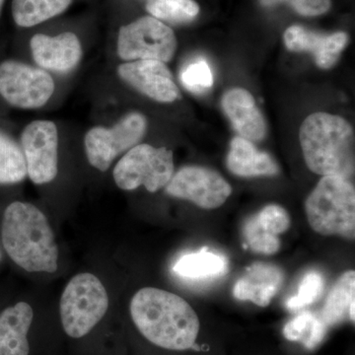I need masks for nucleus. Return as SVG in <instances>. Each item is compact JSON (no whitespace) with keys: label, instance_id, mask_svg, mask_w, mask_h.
I'll return each mask as SVG.
<instances>
[{"label":"nucleus","instance_id":"7ed1b4c3","mask_svg":"<svg viewBox=\"0 0 355 355\" xmlns=\"http://www.w3.org/2000/svg\"><path fill=\"white\" fill-rule=\"evenodd\" d=\"M299 140L306 165L315 174L354 176V132L345 119L324 112L310 114L301 125Z\"/></svg>","mask_w":355,"mask_h":355},{"label":"nucleus","instance_id":"20e7f679","mask_svg":"<svg viewBox=\"0 0 355 355\" xmlns=\"http://www.w3.org/2000/svg\"><path fill=\"white\" fill-rule=\"evenodd\" d=\"M305 211L318 234L354 239L355 190L349 180L323 176L306 200Z\"/></svg>","mask_w":355,"mask_h":355},{"label":"nucleus","instance_id":"7c9ffc66","mask_svg":"<svg viewBox=\"0 0 355 355\" xmlns=\"http://www.w3.org/2000/svg\"><path fill=\"white\" fill-rule=\"evenodd\" d=\"M4 0H0V13H1L2 6H3Z\"/></svg>","mask_w":355,"mask_h":355},{"label":"nucleus","instance_id":"6ab92c4d","mask_svg":"<svg viewBox=\"0 0 355 355\" xmlns=\"http://www.w3.org/2000/svg\"><path fill=\"white\" fill-rule=\"evenodd\" d=\"M173 272L183 279L209 280L223 277L228 272V260L223 254L207 247L180 257L173 266Z\"/></svg>","mask_w":355,"mask_h":355},{"label":"nucleus","instance_id":"ddd939ff","mask_svg":"<svg viewBox=\"0 0 355 355\" xmlns=\"http://www.w3.org/2000/svg\"><path fill=\"white\" fill-rule=\"evenodd\" d=\"M349 40L345 32L321 34L300 25L291 26L284 35L287 50L312 53L317 67L322 69H330L338 62Z\"/></svg>","mask_w":355,"mask_h":355},{"label":"nucleus","instance_id":"f03ea898","mask_svg":"<svg viewBox=\"0 0 355 355\" xmlns=\"http://www.w3.org/2000/svg\"><path fill=\"white\" fill-rule=\"evenodd\" d=\"M1 240L11 260L29 272H57L58 248L48 218L31 203L15 202L4 210Z\"/></svg>","mask_w":355,"mask_h":355},{"label":"nucleus","instance_id":"f3484780","mask_svg":"<svg viewBox=\"0 0 355 355\" xmlns=\"http://www.w3.org/2000/svg\"><path fill=\"white\" fill-rule=\"evenodd\" d=\"M34 318L26 302L6 308L0 314V355H29L28 333Z\"/></svg>","mask_w":355,"mask_h":355},{"label":"nucleus","instance_id":"dca6fc26","mask_svg":"<svg viewBox=\"0 0 355 355\" xmlns=\"http://www.w3.org/2000/svg\"><path fill=\"white\" fill-rule=\"evenodd\" d=\"M284 272L272 263H256L237 280L233 295L238 300L251 301L260 307L270 305L284 282Z\"/></svg>","mask_w":355,"mask_h":355},{"label":"nucleus","instance_id":"4be33fe9","mask_svg":"<svg viewBox=\"0 0 355 355\" xmlns=\"http://www.w3.org/2000/svg\"><path fill=\"white\" fill-rule=\"evenodd\" d=\"M327 328L321 316L304 311L284 326V335L291 342L301 343L308 349H314L324 340Z\"/></svg>","mask_w":355,"mask_h":355},{"label":"nucleus","instance_id":"5701e85b","mask_svg":"<svg viewBox=\"0 0 355 355\" xmlns=\"http://www.w3.org/2000/svg\"><path fill=\"white\" fill-rule=\"evenodd\" d=\"M26 176L27 168L22 149L12 139L0 132V184L20 183Z\"/></svg>","mask_w":355,"mask_h":355},{"label":"nucleus","instance_id":"423d86ee","mask_svg":"<svg viewBox=\"0 0 355 355\" xmlns=\"http://www.w3.org/2000/svg\"><path fill=\"white\" fill-rule=\"evenodd\" d=\"M173 174V151L142 144L128 151L114 167L113 175L121 190L133 191L144 186L147 191L155 193L167 186Z\"/></svg>","mask_w":355,"mask_h":355},{"label":"nucleus","instance_id":"9d476101","mask_svg":"<svg viewBox=\"0 0 355 355\" xmlns=\"http://www.w3.org/2000/svg\"><path fill=\"white\" fill-rule=\"evenodd\" d=\"M172 197L190 200L203 209H216L225 203L232 188L219 173L200 166H187L166 187Z\"/></svg>","mask_w":355,"mask_h":355},{"label":"nucleus","instance_id":"a211bd4d","mask_svg":"<svg viewBox=\"0 0 355 355\" xmlns=\"http://www.w3.org/2000/svg\"><path fill=\"white\" fill-rule=\"evenodd\" d=\"M226 165L229 171L239 177H270L279 173V165L272 156L241 137L231 140Z\"/></svg>","mask_w":355,"mask_h":355},{"label":"nucleus","instance_id":"aec40b11","mask_svg":"<svg viewBox=\"0 0 355 355\" xmlns=\"http://www.w3.org/2000/svg\"><path fill=\"white\" fill-rule=\"evenodd\" d=\"M355 272L343 273L329 293L322 311L327 326L340 323L345 318L354 322Z\"/></svg>","mask_w":355,"mask_h":355},{"label":"nucleus","instance_id":"9b49d317","mask_svg":"<svg viewBox=\"0 0 355 355\" xmlns=\"http://www.w3.org/2000/svg\"><path fill=\"white\" fill-rule=\"evenodd\" d=\"M27 175L34 184L50 183L58 175V135L55 123L35 121L21 135Z\"/></svg>","mask_w":355,"mask_h":355},{"label":"nucleus","instance_id":"393cba45","mask_svg":"<svg viewBox=\"0 0 355 355\" xmlns=\"http://www.w3.org/2000/svg\"><path fill=\"white\" fill-rule=\"evenodd\" d=\"M324 287V279L321 273L317 270H311L306 273L301 280L297 294L287 300V309L296 311L316 302L323 293Z\"/></svg>","mask_w":355,"mask_h":355},{"label":"nucleus","instance_id":"2eb2a0df","mask_svg":"<svg viewBox=\"0 0 355 355\" xmlns=\"http://www.w3.org/2000/svg\"><path fill=\"white\" fill-rule=\"evenodd\" d=\"M221 105L239 137L252 142L265 139V118L249 91L239 87L230 89L222 97Z\"/></svg>","mask_w":355,"mask_h":355},{"label":"nucleus","instance_id":"cd10ccee","mask_svg":"<svg viewBox=\"0 0 355 355\" xmlns=\"http://www.w3.org/2000/svg\"><path fill=\"white\" fill-rule=\"evenodd\" d=\"M181 80L191 92L202 93L211 87L214 76L209 64L205 60H198L183 70Z\"/></svg>","mask_w":355,"mask_h":355},{"label":"nucleus","instance_id":"c756f323","mask_svg":"<svg viewBox=\"0 0 355 355\" xmlns=\"http://www.w3.org/2000/svg\"><path fill=\"white\" fill-rule=\"evenodd\" d=\"M261 6L266 7H272L277 4L284 3V2H291V0H260Z\"/></svg>","mask_w":355,"mask_h":355},{"label":"nucleus","instance_id":"6e6552de","mask_svg":"<svg viewBox=\"0 0 355 355\" xmlns=\"http://www.w3.org/2000/svg\"><path fill=\"white\" fill-rule=\"evenodd\" d=\"M146 128V116L137 112L125 114L113 128H93L84 139L89 163L99 171H107L121 153L137 146Z\"/></svg>","mask_w":355,"mask_h":355},{"label":"nucleus","instance_id":"39448f33","mask_svg":"<svg viewBox=\"0 0 355 355\" xmlns=\"http://www.w3.org/2000/svg\"><path fill=\"white\" fill-rule=\"evenodd\" d=\"M109 297L102 282L92 273L70 279L60 298V319L70 338H83L106 314Z\"/></svg>","mask_w":355,"mask_h":355},{"label":"nucleus","instance_id":"1a4fd4ad","mask_svg":"<svg viewBox=\"0 0 355 355\" xmlns=\"http://www.w3.org/2000/svg\"><path fill=\"white\" fill-rule=\"evenodd\" d=\"M53 91L55 83L46 70L14 60L0 64V95L14 107L41 108Z\"/></svg>","mask_w":355,"mask_h":355},{"label":"nucleus","instance_id":"0eeeda50","mask_svg":"<svg viewBox=\"0 0 355 355\" xmlns=\"http://www.w3.org/2000/svg\"><path fill=\"white\" fill-rule=\"evenodd\" d=\"M177 50L171 28L153 16H144L119 32L118 55L123 60H158L168 62Z\"/></svg>","mask_w":355,"mask_h":355},{"label":"nucleus","instance_id":"bb28decb","mask_svg":"<svg viewBox=\"0 0 355 355\" xmlns=\"http://www.w3.org/2000/svg\"><path fill=\"white\" fill-rule=\"evenodd\" d=\"M243 235L248 247L254 253L273 254L279 251V236L266 234L256 225L252 217L245 222L243 226Z\"/></svg>","mask_w":355,"mask_h":355},{"label":"nucleus","instance_id":"c85d7f7f","mask_svg":"<svg viewBox=\"0 0 355 355\" xmlns=\"http://www.w3.org/2000/svg\"><path fill=\"white\" fill-rule=\"evenodd\" d=\"M292 8L307 17L323 15L331 8V0H291Z\"/></svg>","mask_w":355,"mask_h":355},{"label":"nucleus","instance_id":"4468645a","mask_svg":"<svg viewBox=\"0 0 355 355\" xmlns=\"http://www.w3.org/2000/svg\"><path fill=\"white\" fill-rule=\"evenodd\" d=\"M33 58L44 69L65 73L83 58V48L76 34L62 33L55 37L37 34L31 39Z\"/></svg>","mask_w":355,"mask_h":355},{"label":"nucleus","instance_id":"a878e982","mask_svg":"<svg viewBox=\"0 0 355 355\" xmlns=\"http://www.w3.org/2000/svg\"><path fill=\"white\" fill-rule=\"evenodd\" d=\"M258 227L266 234L279 236L291 227V217L284 207L268 205L251 216Z\"/></svg>","mask_w":355,"mask_h":355},{"label":"nucleus","instance_id":"f257e3e1","mask_svg":"<svg viewBox=\"0 0 355 355\" xmlns=\"http://www.w3.org/2000/svg\"><path fill=\"white\" fill-rule=\"evenodd\" d=\"M130 310L137 330L153 345L179 352L195 345L200 319L193 308L179 295L146 287L133 295Z\"/></svg>","mask_w":355,"mask_h":355},{"label":"nucleus","instance_id":"b1692460","mask_svg":"<svg viewBox=\"0 0 355 355\" xmlns=\"http://www.w3.org/2000/svg\"><path fill=\"white\" fill-rule=\"evenodd\" d=\"M146 10L156 19L182 24L195 19L200 6L195 0H147Z\"/></svg>","mask_w":355,"mask_h":355},{"label":"nucleus","instance_id":"f8f14e48","mask_svg":"<svg viewBox=\"0 0 355 355\" xmlns=\"http://www.w3.org/2000/svg\"><path fill=\"white\" fill-rule=\"evenodd\" d=\"M119 76L133 89L154 101L172 103L181 93L169 69L158 60H135L121 64Z\"/></svg>","mask_w":355,"mask_h":355},{"label":"nucleus","instance_id":"412c9836","mask_svg":"<svg viewBox=\"0 0 355 355\" xmlns=\"http://www.w3.org/2000/svg\"><path fill=\"white\" fill-rule=\"evenodd\" d=\"M71 2L72 0H13V19L20 27H33L64 12Z\"/></svg>","mask_w":355,"mask_h":355}]
</instances>
